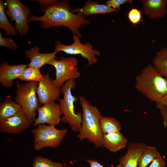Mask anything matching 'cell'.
<instances>
[{
  "label": "cell",
  "mask_w": 167,
  "mask_h": 167,
  "mask_svg": "<svg viewBox=\"0 0 167 167\" xmlns=\"http://www.w3.org/2000/svg\"><path fill=\"white\" fill-rule=\"evenodd\" d=\"M44 75V79L38 82L37 90L40 102L43 105L55 102L58 99L62 93L61 88L54 84V80L50 77L49 74Z\"/></svg>",
  "instance_id": "8fae6325"
},
{
  "label": "cell",
  "mask_w": 167,
  "mask_h": 167,
  "mask_svg": "<svg viewBox=\"0 0 167 167\" xmlns=\"http://www.w3.org/2000/svg\"><path fill=\"white\" fill-rule=\"evenodd\" d=\"M100 125L103 134L119 132L122 128L120 122L112 117L102 116L100 120Z\"/></svg>",
  "instance_id": "44dd1931"
},
{
  "label": "cell",
  "mask_w": 167,
  "mask_h": 167,
  "mask_svg": "<svg viewBox=\"0 0 167 167\" xmlns=\"http://www.w3.org/2000/svg\"><path fill=\"white\" fill-rule=\"evenodd\" d=\"M82 109L81 127L77 135L80 140L87 139L97 148H103V133L100 125L103 116L96 106L92 105L84 97H79Z\"/></svg>",
  "instance_id": "7a4b0ae2"
},
{
  "label": "cell",
  "mask_w": 167,
  "mask_h": 167,
  "mask_svg": "<svg viewBox=\"0 0 167 167\" xmlns=\"http://www.w3.org/2000/svg\"><path fill=\"white\" fill-rule=\"evenodd\" d=\"M39 2L44 14L40 16H30L28 21H39L43 28L63 26L69 28L73 35L80 37L81 35L79 28L83 25L90 23L83 14L72 13L68 1L40 0Z\"/></svg>",
  "instance_id": "6da1fadb"
},
{
  "label": "cell",
  "mask_w": 167,
  "mask_h": 167,
  "mask_svg": "<svg viewBox=\"0 0 167 167\" xmlns=\"http://www.w3.org/2000/svg\"><path fill=\"white\" fill-rule=\"evenodd\" d=\"M165 164L161 155L155 159L148 167H165Z\"/></svg>",
  "instance_id": "f546056e"
},
{
  "label": "cell",
  "mask_w": 167,
  "mask_h": 167,
  "mask_svg": "<svg viewBox=\"0 0 167 167\" xmlns=\"http://www.w3.org/2000/svg\"><path fill=\"white\" fill-rule=\"evenodd\" d=\"M20 105L7 98L0 104V120L6 119L17 114L21 110Z\"/></svg>",
  "instance_id": "d6986e66"
},
{
  "label": "cell",
  "mask_w": 167,
  "mask_h": 167,
  "mask_svg": "<svg viewBox=\"0 0 167 167\" xmlns=\"http://www.w3.org/2000/svg\"><path fill=\"white\" fill-rule=\"evenodd\" d=\"M27 67L24 71L19 79L21 81L39 82L44 79L43 75L40 70L31 66Z\"/></svg>",
  "instance_id": "cb8c5ba5"
},
{
  "label": "cell",
  "mask_w": 167,
  "mask_h": 167,
  "mask_svg": "<svg viewBox=\"0 0 167 167\" xmlns=\"http://www.w3.org/2000/svg\"><path fill=\"white\" fill-rule=\"evenodd\" d=\"M76 85L75 79H71L66 82L62 86V98L58 100L63 117L61 121L69 126L71 129L75 132H78L81 127L82 113L79 112L76 113L75 111L74 103L77 101V98L73 95L72 90Z\"/></svg>",
  "instance_id": "277c9868"
},
{
  "label": "cell",
  "mask_w": 167,
  "mask_h": 167,
  "mask_svg": "<svg viewBox=\"0 0 167 167\" xmlns=\"http://www.w3.org/2000/svg\"><path fill=\"white\" fill-rule=\"evenodd\" d=\"M28 65L20 64L10 65L4 62L0 66V82L2 85L9 88L13 84L14 80L19 78Z\"/></svg>",
  "instance_id": "4fadbf2b"
},
{
  "label": "cell",
  "mask_w": 167,
  "mask_h": 167,
  "mask_svg": "<svg viewBox=\"0 0 167 167\" xmlns=\"http://www.w3.org/2000/svg\"><path fill=\"white\" fill-rule=\"evenodd\" d=\"M145 14L151 19L161 18L167 13V0H141Z\"/></svg>",
  "instance_id": "2e32d148"
},
{
  "label": "cell",
  "mask_w": 167,
  "mask_h": 167,
  "mask_svg": "<svg viewBox=\"0 0 167 167\" xmlns=\"http://www.w3.org/2000/svg\"><path fill=\"white\" fill-rule=\"evenodd\" d=\"M86 161L89 163L90 165L89 167H104L103 165H101L96 160L89 159L87 160ZM116 167H122V166L119 163Z\"/></svg>",
  "instance_id": "4dcf8cb0"
},
{
  "label": "cell",
  "mask_w": 167,
  "mask_h": 167,
  "mask_svg": "<svg viewBox=\"0 0 167 167\" xmlns=\"http://www.w3.org/2000/svg\"><path fill=\"white\" fill-rule=\"evenodd\" d=\"M39 48L35 46L29 50L24 51L26 57L30 60V62L28 66L40 69L44 65L48 64L53 59L56 58V55L58 52L49 53H42L40 52Z\"/></svg>",
  "instance_id": "9a60e30c"
},
{
  "label": "cell",
  "mask_w": 167,
  "mask_h": 167,
  "mask_svg": "<svg viewBox=\"0 0 167 167\" xmlns=\"http://www.w3.org/2000/svg\"><path fill=\"white\" fill-rule=\"evenodd\" d=\"M135 87L151 101L156 103L167 95V79L151 64L144 67L137 76Z\"/></svg>",
  "instance_id": "3957f363"
},
{
  "label": "cell",
  "mask_w": 167,
  "mask_h": 167,
  "mask_svg": "<svg viewBox=\"0 0 167 167\" xmlns=\"http://www.w3.org/2000/svg\"><path fill=\"white\" fill-rule=\"evenodd\" d=\"M55 126L41 124L32 130L33 146L35 150L39 151L45 147L56 148L60 145L68 131L66 128L58 129Z\"/></svg>",
  "instance_id": "8992f818"
},
{
  "label": "cell",
  "mask_w": 167,
  "mask_h": 167,
  "mask_svg": "<svg viewBox=\"0 0 167 167\" xmlns=\"http://www.w3.org/2000/svg\"><path fill=\"white\" fill-rule=\"evenodd\" d=\"M71 11L73 13L78 12L84 15H87L118 12V9L109 7L106 4H99L96 2L90 0L88 1L83 7L71 9Z\"/></svg>",
  "instance_id": "ac0fdd59"
},
{
  "label": "cell",
  "mask_w": 167,
  "mask_h": 167,
  "mask_svg": "<svg viewBox=\"0 0 167 167\" xmlns=\"http://www.w3.org/2000/svg\"><path fill=\"white\" fill-rule=\"evenodd\" d=\"M128 17L129 21L135 26L139 23L141 20V11L136 8H132L129 12Z\"/></svg>",
  "instance_id": "4316f807"
},
{
  "label": "cell",
  "mask_w": 167,
  "mask_h": 167,
  "mask_svg": "<svg viewBox=\"0 0 167 167\" xmlns=\"http://www.w3.org/2000/svg\"><path fill=\"white\" fill-rule=\"evenodd\" d=\"M152 63L159 73L167 79V47L161 49L156 53Z\"/></svg>",
  "instance_id": "ffe728a7"
},
{
  "label": "cell",
  "mask_w": 167,
  "mask_h": 167,
  "mask_svg": "<svg viewBox=\"0 0 167 167\" xmlns=\"http://www.w3.org/2000/svg\"><path fill=\"white\" fill-rule=\"evenodd\" d=\"M48 64L55 68V78L54 82L59 88L68 81L78 78L80 76L77 67L78 60L75 57L61 56L58 59H53Z\"/></svg>",
  "instance_id": "52a82bcc"
},
{
  "label": "cell",
  "mask_w": 167,
  "mask_h": 167,
  "mask_svg": "<svg viewBox=\"0 0 167 167\" xmlns=\"http://www.w3.org/2000/svg\"><path fill=\"white\" fill-rule=\"evenodd\" d=\"M156 107L161 116L164 127L167 129V95L156 103Z\"/></svg>",
  "instance_id": "484cf974"
},
{
  "label": "cell",
  "mask_w": 167,
  "mask_h": 167,
  "mask_svg": "<svg viewBox=\"0 0 167 167\" xmlns=\"http://www.w3.org/2000/svg\"><path fill=\"white\" fill-rule=\"evenodd\" d=\"M104 147L116 152L126 147L127 139L120 132L103 134Z\"/></svg>",
  "instance_id": "e0dca14e"
},
{
  "label": "cell",
  "mask_w": 167,
  "mask_h": 167,
  "mask_svg": "<svg viewBox=\"0 0 167 167\" xmlns=\"http://www.w3.org/2000/svg\"><path fill=\"white\" fill-rule=\"evenodd\" d=\"M6 13L12 21L15 22V28L19 34L23 36L28 33L29 27L28 19L30 12L29 8L19 0H6Z\"/></svg>",
  "instance_id": "ba28073f"
},
{
  "label": "cell",
  "mask_w": 167,
  "mask_h": 167,
  "mask_svg": "<svg viewBox=\"0 0 167 167\" xmlns=\"http://www.w3.org/2000/svg\"><path fill=\"white\" fill-rule=\"evenodd\" d=\"M64 165H65V167H66V165L65 164H64Z\"/></svg>",
  "instance_id": "1f68e13d"
},
{
  "label": "cell",
  "mask_w": 167,
  "mask_h": 167,
  "mask_svg": "<svg viewBox=\"0 0 167 167\" xmlns=\"http://www.w3.org/2000/svg\"><path fill=\"white\" fill-rule=\"evenodd\" d=\"M38 82H29L20 84L16 82L15 101L21 106L31 124L36 119V111L40 103L37 97V90Z\"/></svg>",
  "instance_id": "5b68a950"
},
{
  "label": "cell",
  "mask_w": 167,
  "mask_h": 167,
  "mask_svg": "<svg viewBox=\"0 0 167 167\" xmlns=\"http://www.w3.org/2000/svg\"><path fill=\"white\" fill-rule=\"evenodd\" d=\"M32 167H65V165L42 156H36L34 158Z\"/></svg>",
  "instance_id": "d4e9b609"
},
{
  "label": "cell",
  "mask_w": 167,
  "mask_h": 167,
  "mask_svg": "<svg viewBox=\"0 0 167 167\" xmlns=\"http://www.w3.org/2000/svg\"><path fill=\"white\" fill-rule=\"evenodd\" d=\"M147 145L143 142H130L126 154L119 161L122 167H138L140 157Z\"/></svg>",
  "instance_id": "5bb4252c"
},
{
  "label": "cell",
  "mask_w": 167,
  "mask_h": 167,
  "mask_svg": "<svg viewBox=\"0 0 167 167\" xmlns=\"http://www.w3.org/2000/svg\"><path fill=\"white\" fill-rule=\"evenodd\" d=\"M31 124L21 110L16 114L0 120V131L9 134H19L28 128Z\"/></svg>",
  "instance_id": "7c38bea8"
},
{
  "label": "cell",
  "mask_w": 167,
  "mask_h": 167,
  "mask_svg": "<svg viewBox=\"0 0 167 167\" xmlns=\"http://www.w3.org/2000/svg\"><path fill=\"white\" fill-rule=\"evenodd\" d=\"M5 3L0 1V28L3 29L6 34L9 36H16V30L10 23L5 11Z\"/></svg>",
  "instance_id": "603a6c76"
},
{
  "label": "cell",
  "mask_w": 167,
  "mask_h": 167,
  "mask_svg": "<svg viewBox=\"0 0 167 167\" xmlns=\"http://www.w3.org/2000/svg\"><path fill=\"white\" fill-rule=\"evenodd\" d=\"M132 0H109L106 1L105 4L113 8L120 10L121 5L128 2L130 4L132 3Z\"/></svg>",
  "instance_id": "f1b7e54d"
},
{
  "label": "cell",
  "mask_w": 167,
  "mask_h": 167,
  "mask_svg": "<svg viewBox=\"0 0 167 167\" xmlns=\"http://www.w3.org/2000/svg\"><path fill=\"white\" fill-rule=\"evenodd\" d=\"M38 116L33 125L45 124L56 126L61 121L62 115L59 104L55 102L44 105L37 109Z\"/></svg>",
  "instance_id": "30bf717a"
},
{
  "label": "cell",
  "mask_w": 167,
  "mask_h": 167,
  "mask_svg": "<svg viewBox=\"0 0 167 167\" xmlns=\"http://www.w3.org/2000/svg\"><path fill=\"white\" fill-rule=\"evenodd\" d=\"M74 42L71 45H66L57 42L55 44V51H63L68 54H80L82 57L88 61V65L96 63L97 60L96 56H99L100 52L97 50L94 49L93 46L89 43L83 44L80 41L79 37L73 35Z\"/></svg>",
  "instance_id": "9c48e42d"
},
{
  "label": "cell",
  "mask_w": 167,
  "mask_h": 167,
  "mask_svg": "<svg viewBox=\"0 0 167 167\" xmlns=\"http://www.w3.org/2000/svg\"><path fill=\"white\" fill-rule=\"evenodd\" d=\"M0 46L6 47L12 50H16L18 48L15 42L12 39L3 37L0 32Z\"/></svg>",
  "instance_id": "83f0119b"
},
{
  "label": "cell",
  "mask_w": 167,
  "mask_h": 167,
  "mask_svg": "<svg viewBox=\"0 0 167 167\" xmlns=\"http://www.w3.org/2000/svg\"><path fill=\"white\" fill-rule=\"evenodd\" d=\"M160 155L156 147L147 145L140 157L138 167H147Z\"/></svg>",
  "instance_id": "7402d4cb"
}]
</instances>
